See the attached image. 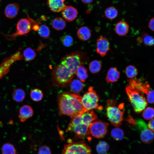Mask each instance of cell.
Listing matches in <instances>:
<instances>
[{"instance_id":"cell-1","label":"cell","mask_w":154,"mask_h":154,"mask_svg":"<svg viewBox=\"0 0 154 154\" xmlns=\"http://www.w3.org/2000/svg\"><path fill=\"white\" fill-rule=\"evenodd\" d=\"M82 98L79 95L68 92L59 94L58 102L60 114L70 116L71 118L81 115L86 110L82 103Z\"/></svg>"},{"instance_id":"cell-2","label":"cell","mask_w":154,"mask_h":154,"mask_svg":"<svg viewBox=\"0 0 154 154\" xmlns=\"http://www.w3.org/2000/svg\"><path fill=\"white\" fill-rule=\"evenodd\" d=\"M117 102L115 100H108L106 109L109 120L113 125L118 127L121 125L123 120L124 104H121L117 106Z\"/></svg>"},{"instance_id":"cell-3","label":"cell","mask_w":154,"mask_h":154,"mask_svg":"<svg viewBox=\"0 0 154 154\" xmlns=\"http://www.w3.org/2000/svg\"><path fill=\"white\" fill-rule=\"evenodd\" d=\"M125 91L134 111L137 114L141 112L148 105L144 94L129 85L127 86Z\"/></svg>"},{"instance_id":"cell-4","label":"cell","mask_w":154,"mask_h":154,"mask_svg":"<svg viewBox=\"0 0 154 154\" xmlns=\"http://www.w3.org/2000/svg\"><path fill=\"white\" fill-rule=\"evenodd\" d=\"M52 76L54 80L60 86H66L70 83L74 76L66 66L60 64L54 67Z\"/></svg>"},{"instance_id":"cell-5","label":"cell","mask_w":154,"mask_h":154,"mask_svg":"<svg viewBox=\"0 0 154 154\" xmlns=\"http://www.w3.org/2000/svg\"><path fill=\"white\" fill-rule=\"evenodd\" d=\"M99 97L92 86H90L88 91L82 98L81 102L84 108L86 110L93 109L101 110L102 107L99 106Z\"/></svg>"},{"instance_id":"cell-6","label":"cell","mask_w":154,"mask_h":154,"mask_svg":"<svg viewBox=\"0 0 154 154\" xmlns=\"http://www.w3.org/2000/svg\"><path fill=\"white\" fill-rule=\"evenodd\" d=\"M129 85L145 94L147 100L150 104L154 103V91L147 82L139 79H129Z\"/></svg>"},{"instance_id":"cell-7","label":"cell","mask_w":154,"mask_h":154,"mask_svg":"<svg viewBox=\"0 0 154 154\" xmlns=\"http://www.w3.org/2000/svg\"><path fill=\"white\" fill-rule=\"evenodd\" d=\"M91 152L90 146L83 141L69 143L62 151V154H91Z\"/></svg>"},{"instance_id":"cell-8","label":"cell","mask_w":154,"mask_h":154,"mask_svg":"<svg viewBox=\"0 0 154 154\" xmlns=\"http://www.w3.org/2000/svg\"><path fill=\"white\" fill-rule=\"evenodd\" d=\"M60 63L66 66L74 76L77 69L83 63L81 56L77 52L65 55L61 58Z\"/></svg>"},{"instance_id":"cell-9","label":"cell","mask_w":154,"mask_h":154,"mask_svg":"<svg viewBox=\"0 0 154 154\" xmlns=\"http://www.w3.org/2000/svg\"><path fill=\"white\" fill-rule=\"evenodd\" d=\"M31 25V23L29 19H21L17 23L16 30L15 33L4 35L8 40H10L15 39L18 36L25 35L30 31Z\"/></svg>"},{"instance_id":"cell-10","label":"cell","mask_w":154,"mask_h":154,"mask_svg":"<svg viewBox=\"0 0 154 154\" xmlns=\"http://www.w3.org/2000/svg\"><path fill=\"white\" fill-rule=\"evenodd\" d=\"M109 123L101 120H96L89 126L90 134L97 138L103 137L106 135Z\"/></svg>"},{"instance_id":"cell-11","label":"cell","mask_w":154,"mask_h":154,"mask_svg":"<svg viewBox=\"0 0 154 154\" xmlns=\"http://www.w3.org/2000/svg\"><path fill=\"white\" fill-rule=\"evenodd\" d=\"M23 58V55L19 50L13 55L4 59L0 64V79L8 73L10 66L14 62Z\"/></svg>"},{"instance_id":"cell-12","label":"cell","mask_w":154,"mask_h":154,"mask_svg":"<svg viewBox=\"0 0 154 154\" xmlns=\"http://www.w3.org/2000/svg\"><path fill=\"white\" fill-rule=\"evenodd\" d=\"M136 124L140 132L141 141L146 144L151 143L153 140V132L149 128L146 123L141 119H137Z\"/></svg>"},{"instance_id":"cell-13","label":"cell","mask_w":154,"mask_h":154,"mask_svg":"<svg viewBox=\"0 0 154 154\" xmlns=\"http://www.w3.org/2000/svg\"><path fill=\"white\" fill-rule=\"evenodd\" d=\"M67 132L74 133L76 139H82L88 136L90 133L89 126L81 123L75 126H68Z\"/></svg>"},{"instance_id":"cell-14","label":"cell","mask_w":154,"mask_h":154,"mask_svg":"<svg viewBox=\"0 0 154 154\" xmlns=\"http://www.w3.org/2000/svg\"><path fill=\"white\" fill-rule=\"evenodd\" d=\"M110 50V43L108 40L104 37L100 36L96 40L97 53L102 57H104Z\"/></svg>"},{"instance_id":"cell-15","label":"cell","mask_w":154,"mask_h":154,"mask_svg":"<svg viewBox=\"0 0 154 154\" xmlns=\"http://www.w3.org/2000/svg\"><path fill=\"white\" fill-rule=\"evenodd\" d=\"M33 114L34 111L32 107L29 105H25L19 109L18 117L21 122H23L31 117Z\"/></svg>"},{"instance_id":"cell-16","label":"cell","mask_w":154,"mask_h":154,"mask_svg":"<svg viewBox=\"0 0 154 154\" xmlns=\"http://www.w3.org/2000/svg\"><path fill=\"white\" fill-rule=\"evenodd\" d=\"M62 17L68 21H71L75 19L78 15V11L76 9L71 6L65 7L62 11Z\"/></svg>"},{"instance_id":"cell-17","label":"cell","mask_w":154,"mask_h":154,"mask_svg":"<svg viewBox=\"0 0 154 154\" xmlns=\"http://www.w3.org/2000/svg\"><path fill=\"white\" fill-rule=\"evenodd\" d=\"M81 115L82 123L88 126L98 119L96 115L92 110H86Z\"/></svg>"},{"instance_id":"cell-18","label":"cell","mask_w":154,"mask_h":154,"mask_svg":"<svg viewBox=\"0 0 154 154\" xmlns=\"http://www.w3.org/2000/svg\"><path fill=\"white\" fill-rule=\"evenodd\" d=\"M66 0H47V4L50 10L54 12H58L62 11L66 6Z\"/></svg>"},{"instance_id":"cell-19","label":"cell","mask_w":154,"mask_h":154,"mask_svg":"<svg viewBox=\"0 0 154 154\" xmlns=\"http://www.w3.org/2000/svg\"><path fill=\"white\" fill-rule=\"evenodd\" d=\"M120 72L116 67H112L108 70L106 75V80L109 83L116 82L119 79Z\"/></svg>"},{"instance_id":"cell-20","label":"cell","mask_w":154,"mask_h":154,"mask_svg":"<svg viewBox=\"0 0 154 154\" xmlns=\"http://www.w3.org/2000/svg\"><path fill=\"white\" fill-rule=\"evenodd\" d=\"M129 26L124 21H121L117 23L115 26V31L119 36L125 35L128 32Z\"/></svg>"},{"instance_id":"cell-21","label":"cell","mask_w":154,"mask_h":154,"mask_svg":"<svg viewBox=\"0 0 154 154\" xmlns=\"http://www.w3.org/2000/svg\"><path fill=\"white\" fill-rule=\"evenodd\" d=\"M19 9V6L17 4L10 3L6 7L5 10V14L7 18L12 19L17 16Z\"/></svg>"},{"instance_id":"cell-22","label":"cell","mask_w":154,"mask_h":154,"mask_svg":"<svg viewBox=\"0 0 154 154\" xmlns=\"http://www.w3.org/2000/svg\"><path fill=\"white\" fill-rule=\"evenodd\" d=\"M77 34L78 38L83 41L88 40L91 35L90 30L86 27L80 28L78 30Z\"/></svg>"},{"instance_id":"cell-23","label":"cell","mask_w":154,"mask_h":154,"mask_svg":"<svg viewBox=\"0 0 154 154\" xmlns=\"http://www.w3.org/2000/svg\"><path fill=\"white\" fill-rule=\"evenodd\" d=\"M25 91L20 88H16L13 91L12 97L13 99L18 102H22L25 97Z\"/></svg>"},{"instance_id":"cell-24","label":"cell","mask_w":154,"mask_h":154,"mask_svg":"<svg viewBox=\"0 0 154 154\" xmlns=\"http://www.w3.org/2000/svg\"><path fill=\"white\" fill-rule=\"evenodd\" d=\"M84 86L82 82L78 79H74L72 80L70 83V90L72 92L75 93L80 92Z\"/></svg>"},{"instance_id":"cell-25","label":"cell","mask_w":154,"mask_h":154,"mask_svg":"<svg viewBox=\"0 0 154 154\" xmlns=\"http://www.w3.org/2000/svg\"><path fill=\"white\" fill-rule=\"evenodd\" d=\"M53 28L57 31H60L64 29L66 26V22L62 18L59 17L54 18L52 22Z\"/></svg>"},{"instance_id":"cell-26","label":"cell","mask_w":154,"mask_h":154,"mask_svg":"<svg viewBox=\"0 0 154 154\" xmlns=\"http://www.w3.org/2000/svg\"><path fill=\"white\" fill-rule=\"evenodd\" d=\"M105 17L108 19L112 20L118 16V12L117 8L114 6H110L106 9L104 11Z\"/></svg>"},{"instance_id":"cell-27","label":"cell","mask_w":154,"mask_h":154,"mask_svg":"<svg viewBox=\"0 0 154 154\" xmlns=\"http://www.w3.org/2000/svg\"><path fill=\"white\" fill-rule=\"evenodd\" d=\"M76 74L79 80L82 82H85L88 77L87 69L82 65L78 68Z\"/></svg>"},{"instance_id":"cell-28","label":"cell","mask_w":154,"mask_h":154,"mask_svg":"<svg viewBox=\"0 0 154 154\" xmlns=\"http://www.w3.org/2000/svg\"><path fill=\"white\" fill-rule=\"evenodd\" d=\"M30 96L34 101L37 102L41 100L43 97L42 91L38 88L33 89L31 90Z\"/></svg>"},{"instance_id":"cell-29","label":"cell","mask_w":154,"mask_h":154,"mask_svg":"<svg viewBox=\"0 0 154 154\" xmlns=\"http://www.w3.org/2000/svg\"><path fill=\"white\" fill-rule=\"evenodd\" d=\"M22 55L25 61L27 62L33 60L36 56V53L34 49L28 47L24 50Z\"/></svg>"},{"instance_id":"cell-30","label":"cell","mask_w":154,"mask_h":154,"mask_svg":"<svg viewBox=\"0 0 154 154\" xmlns=\"http://www.w3.org/2000/svg\"><path fill=\"white\" fill-rule=\"evenodd\" d=\"M102 64L101 62L98 60L91 61L89 64V68L90 71L92 73H96L101 70Z\"/></svg>"},{"instance_id":"cell-31","label":"cell","mask_w":154,"mask_h":154,"mask_svg":"<svg viewBox=\"0 0 154 154\" xmlns=\"http://www.w3.org/2000/svg\"><path fill=\"white\" fill-rule=\"evenodd\" d=\"M125 72L127 76L130 79L135 78L138 74L137 69L135 66L132 65H129L127 66Z\"/></svg>"},{"instance_id":"cell-32","label":"cell","mask_w":154,"mask_h":154,"mask_svg":"<svg viewBox=\"0 0 154 154\" xmlns=\"http://www.w3.org/2000/svg\"><path fill=\"white\" fill-rule=\"evenodd\" d=\"M111 134L112 137L114 140L120 141L123 139L124 133L122 129L116 127L112 130Z\"/></svg>"},{"instance_id":"cell-33","label":"cell","mask_w":154,"mask_h":154,"mask_svg":"<svg viewBox=\"0 0 154 154\" xmlns=\"http://www.w3.org/2000/svg\"><path fill=\"white\" fill-rule=\"evenodd\" d=\"M109 146L108 144L105 141H101L99 142L96 146V150L99 154H104L109 150Z\"/></svg>"},{"instance_id":"cell-34","label":"cell","mask_w":154,"mask_h":154,"mask_svg":"<svg viewBox=\"0 0 154 154\" xmlns=\"http://www.w3.org/2000/svg\"><path fill=\"white\" fill-rule=\"evenodd\" d=\"M2 154H16V150L12 144L6 143L4 144L1 148Z\"/></svg>"},{"instance_id":"cell-35","label":"cell","mask_w":154,"mask_h":154,"mask_svg":"<svg viewBox=\"0 0 154 154\" xmlns=\"http://www.w3.org/2000/svg\"><path fill=\"white\" fill-rule=\"evenodd\" d=\"M38 33L42 37L45 38H48L50 35V31L48 27L46 25H42L39 26Z\"/></svg>"},{"instance_id":"cell-36","label":"cell","mask_w":154,"mask_h":154,"mask_svg":"<svg viewBox=\"0 0 154 154\" xmlns=\"http://www.w3.org/2000/svg\"><path fill=\"white\" fill-rule=\"evenodd\" d=\"M60 41L63 45L68 47L72 46L74 42L72 37L68 35H65L62 36L60 38Z\"/></svg>"},{"instance_id":"cell-37","label":"cell","mask_w":154,"mask_h":154,"mask_svg":"<svg viewBox=\"0 0 154 154\" xmlns=\"http://www.w3.org/2000/svg\"><path fill=\"white\" fill-rule=\"evenodd\" d=\"M143 110L142 116L145 120H150L153 118L154 110L153 108L148 107Z\"/></svg>"},{"instance_id":"cell-38","label":"cell","mask_w":154,"mask_h":154,"mask_svg":"<svg viewBox=\"0 0 154 154\" xmlns=\"http://www.w3.org/2000/svg\"><path fill=\"white\" fill-rule=\"evenodd\" d=\"M143 42L144 44L149 46H152L154 44V39L151 35L145 33L143 34L142 37Z\"/></svg>"},{"instance_id":"cell-39","label":"cell","mask_w":154,"mask_h":154,"mask_svg":"<svg viewBox=\"0 0 154 154\" xmlns=\"http://www.w3.org/2000/svg\"><path fill=\"white\" fill-rule=\"evenodd\" d=\"M38 154H52L50 148L46 145H43L38 149Z\"/></svg>"},{"instance_id":"cell-40","label":"cell","mask_w":154,"mask_h":154,"mask_svg":"<svg viewBox=\"0 0 154 154\" xmlns=\"http://www.w3.org/2000/svg\"><path fill=\"white\" fill-rule=\"evenodd\" d=\"M154 17L151 18L148 23V27L151 31H154Z\"/></svg>"},{"instance_id":"cell-41","label":"cell","mask_w":154,"mask_h":154,"mask_svg":"<svg viewBox=\"0 0 154 154\" xmlns=\"http://www.w3.org/2000/svg\"><path fill=\"white\" fill-rule=\"evenodd\" d=\"M154 119L153 118L150 119L147 124V126L149 128L154 131Z\"/></svg>"},{"instance_id":"cell-42","label":"cell","mask_w":154,"mask_h":154,"mask_svg":"<svg viewBox=\"0 0 154 154\" xmlns=\"http://www.w3.org/2000/svg\"><path fill=\"white\" fill-rule=\"evenodd\" d=\"M94 0H81L82 2L86 4H88L91 3Z\"/></svg>"},{"instance_id":"cell-43","label":"cell","mask_w":154,"mask_h":154,"mask_svg":"<svg viewBox=\"0 0 154 154\" xmlns=\"http://www.w3.org/2000/svg\"><path fill=\"white\" fill-rule=\"evenodd\" d=\"M137 41L138 43H141L143 42V40L142 37H139L137 39Z\"/></svg>"},{"instance_id":"cell-44","label":"cell","mask_w":154,"mask_h":154,"mask_svg":"<svg viewBox=\"0 0 154 154\" xmlns=\"http://www.w3.org/2000/svg\"><path fill=\"white\" fill-rule=\"evenodd\" d=\"M0 1H1V0H0Z\"/></svg>"}]
</instances>
